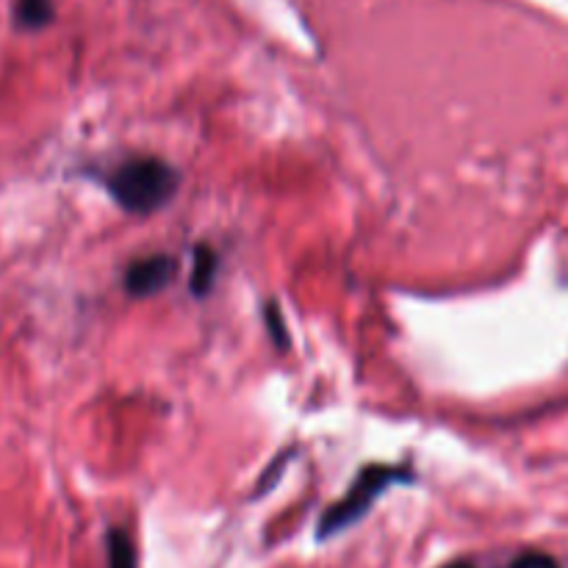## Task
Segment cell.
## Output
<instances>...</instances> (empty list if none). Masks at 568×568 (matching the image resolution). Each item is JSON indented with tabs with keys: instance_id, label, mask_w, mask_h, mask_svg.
Wrapping results in <instances>:
<instances>
[{
	"instance_id": "cell-1",
	"label": "cell",
	"mask_w": 568,
	"mask_h": 568,
	"mask_svg": "<svg viewBox=\"0 0 568 568\" xmlns=\"http://www.w3.org/2000/svg\"><path fill=\"white\" fill-rule=\"evenodd\" d=\"M175 166L161 159H133L116 166L114 175L105 181L111 197L128 211V214L148 216L153 211L164 209L178 192Z\"/></svg>"
},
{
	"instance_id": "cell-4",
	"label": "cell",
	"mask_w": 568,
	"mask_h": 568,
	"mask_svg": "<svg viewBox=\"0 0 568 568\" xmlns=\"http://www.w3.org/2000/svg\"><path fill=\"white\" fill-rule=\"evenodd\" d=\"M216 253L209 247V244H200L194 247V266H192V277H189V288H192L194 297H205L214 286L216 277Z\"/></svg>"
},
{
	"instance_id": "cell-8",
	"label": "cell",
	"mask_w": 568,
	"mask_h": 568,
	"mask_svg": "<svg viewBox=\"0 0 568 568\" xmlns=\"http://www.w3.org/2000/svg\"><path fill=\"white\" fill-rule=\"evenodd\" d=\"M510 568H560L555 564L549 555H541V552H527L521 555V558H516V564Z\"/></svg>"
},
{
	"instance_id": "cell-7",
	"label": "cell",
	"mask_w": 568,
	"mask_h": 568,
	"mask_svg": "<svg viewBox=\"0 0 568 568\" xmlns=\"http://www.w3.org/2000/svg\"><path fill=\"white\" fill-rule=\"evenodd\" d=\"M264 322H266V327H270V336H272V342H275V347L286 353V349H288V331H286V320H283L277 303H266Z\"/></svg>"
},
{
	"instance_id": "cell-3",
	"label": "cell",
	"mask_w": 568,
	"mask_h": 568,
	"mask_svg": "<svg viewBox=\"0 0 568 568\" xmlns=\"http://www.w3.org/2000/svg\"><path fill=\"white\" fill-rule=\"evenodd\" d=\"M178 272V261L172 255H148V258L133 261L122 275V286L131 297H153L164 292Z\"/></svg>"
},
{
	"instance_id": "cell-5",
	"label": "cell",
	"mask_w": 568,
	"mask_h": 568,
	"mask_svg": "<svg viewBox=\"0 0 568 568\" xmlns=\"http://www.w3.org/2000/svg\"><path fill=\"white\" fill-rule=\"evenodd\" d=\"M55 17L53 0H17L14 3V20L20 28L37 31V28L50 26Z\"/></svg>"
},
{
	"instance_id": "cell-6",
	"label": "cell",
	"mask_w": 568,
	"mask_h": 568,
	"mask_svg": "<svg viewBox=\"0 0 568 568\" xmlns=\"http://www.w3.org/2000/svg\"><path fill=\"white\" fill-rule=\"evenodd\" d=\"M109 568H139L136 549L125 530L109 532Z\"/></svg>"
},
{
	"instance_id": "cell-2",
	"label": "cell",
	"mask_w": 568,
	"mask_h": 568,
	"mask_svg": "<svg viewBox=\"0 0 568 568\" xmlns=\"http://www.w3.org/2000/svg\"><path fill=\"white\" fill-rule=\"evenodd\" d=\"M410 480H414V475H410L408 469H397V466H366L358 475V480H355V486L347 491V497H344L342 503L333 505L331 510H325V516L320 519L316 536L331 538L336 536V532L347 530L349 525H355V521H361L369 514L375 499L381 497L386 488Z\"/></svg>"
},
{
	"instance_id": "cell-9",
	"label": "cell",
	"mask_w": 568,
	"mask_h": 568,
	"mask_svg": "<svg viewBox=\"0 0 568 568\" xmlns=\"http://www.w3.org/2000/svg\"><path fill=\"white\" fill-rule=\"evenodd\" d=\"M444 568H475V566H469V564H449V566H444Z\"/></svg>"
}]
</instances>
